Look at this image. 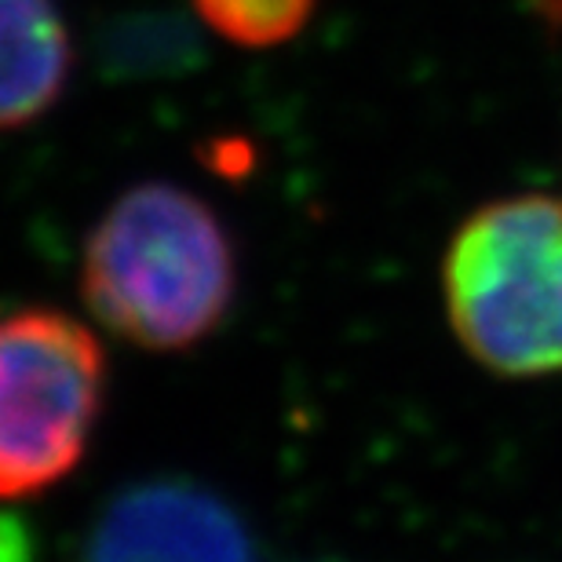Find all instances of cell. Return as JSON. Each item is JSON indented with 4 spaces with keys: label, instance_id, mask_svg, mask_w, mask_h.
<instances>
[{
    "label": "cell",
    "instance_id": "cell-1",
    "mask_svg": "<svg viewBox=\"0 0 562 562\" xmlns=\"http://www.w3.org/2000/svg\"><path fill=\"white\" fill-rule=\"evenodd\" d=\"M81 292L103 329L139 351L172 355L227 318L238 256L205 198L176 183H139L88 234Z\"/></svg>",
    "mask_w": 562,
    "mask_h": 562
},
{
    "label": "cell",
    "instance_id": "cell-2",
    "mask_svg": "<svg viewBox=\"0 0 562 562\" xmlns=\"http://www.w3.org/2000/svg\"><path fill=\"white\" fill-rule=\"evenodd\" d=\"M449 329L508 380L562 373V201L515 194L460 223L442 263Z\"/></svg>",
    "mask_w": 562,
    "mask_h": 562
},
{
    "label": "cell",
    "instance_id": "cell-3",
    "mask_svg": "<svg viewBox=\"0 0 562 562\" xmlns=\"http://www.w3.org/2000/svg\"><path fill=\"white\" fill-rule=\"evenodd\" d=\"M106 351L59 307L0 314V501L52 490L85 460L106 402Z\"/></svg>",
    "mask_w": 562,
    "mask_h": 562
},
{
    "label": "cell",
    "instance_id": "cell-4",
    "mask_svg": "<svg viewBox=\"0 0 562 562\" xmlns=\"http://www.w3.org/2000/svg\"><path fill=\"white\" fill-rule=\"evenodd\" d=\"M81 562H256L227 501L198 482L154 479L106 504Z\"/></svg>",
    "mask_w": 562,
    "mask_h": 562
},
{
    "label": "cell",
    "instance_id": "cell-5",
    "mask_svg": "<svg viewBox=\"0 0 562 562\" xmlns=\"http://www.w3.org/2000/svg\"><path fill=\"white\" fill-rule=\"evenodd\" d=\"M74 74V37L59 0H0V132L52 114Z\"/></svg>",
    "mask_w": 562,
    "mask_h": 562
},
{
    "label": "cell",
    "instance_id": "cell-6",
    "mask_svg": "<svg viewBox=\"0 0 562 562\" xmlns=\"http://www.w3.org/2000/svg\"><path fill=\"white\" fill-rule=\"evenodd\" d=\"M198 19L234 48L271 52L296 41L318 0H190Z\"/></svg>",
    "mask_w": 562,
    "mask_h": 562
},
{
    "label": "cell",
    "instance_id": "cell-7",
    "mask_svg": "<svg viewBox=\"0 0 562 562\" xmlns=\"http://www.w3.org/2000/svg\"><path fill=\"white\" fill-rule=\"evenodd\" d=\"M0 562H30V537L11 515H0Z\"/></svg>",
    "mask_w": 562,
    "mask_h": 562
},
{
    "label": "cell",
    "instance_id": "cell-8",
    "mask_svg": "<svg viewBox=\"0 0 562 562\" xmlns=\"http://www.w3.org/2000/svg\"><path fill=\"white\" fill-rule=\"evenodd\" d=\"M537 8H541V15L548 22H555V26L562 30V0H533Z\"/></svg>",
    "mask_w": 562,
    "mask_h": 562
}]
</instances>
